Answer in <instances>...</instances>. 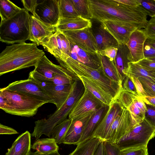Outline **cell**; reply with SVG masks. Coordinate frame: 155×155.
Masks as SVG:
<instances>
[{
  "mask_svg": "<svg viewBox=\"0 0 155 155\" xmlns=\"http://www.w3.org/2000/svg\"><path fill=\"white\" fill-rule=\"evenodd\" d=\"M91 19L103 22L106 21H123L138 29H144L149 13L141 5L127 6L116 0H88Z\"/></svg>",
  "mask_w": 155,
  "mask_h": 155,
  "instance_id": "6da1fadb",
  "label": "cell"
},
{
  "mask_svg": "<svg viewBox=\"0 0 155 155\" xmlns=\"http://www.w3.org/2000/svg\"><path fill=\"white\" fill-rule=\"evenodd\" d=\"M36 44L23 42L6 46L0 54V76L35 67L45 55Z\"/></svg>",
  "mask_w": 155,
  "mask_h": 155,
  "instance_id": "7a4b0ae2",
  "label": "cell"
},
{
  "mask_svg": "<svg viewBox=\"0 0 155 155\" xmlns=\"http://www.w3.org/2000/svg\"><path fill=\"white\" fill-rule=\"evenodd\" d=\"M60 65L74 78L84 77L98 84L115 99L123 89L122 86L109 78L101 67L96 69L87 66L70 57L64 61H58Z\"/></svg>",
  "mask_w": 155,
  "mask_h": 155,
  "instance_id": "3957f363",
  "label": "cell"
},
{
  "mask_svg": "<svg viewBox=\"0 0 155 155\" xmlns=\"http://www.w3.org/2000/svg\"><path fill=\"white\" fill-rule=\"evenodd\" d=\"M0 93L5 98L0 108L15 115L30 117L35 115L39 107L47 102L23 93L1 88Z\"/></svg>",
  "mask_w": 155,
  "mask_h": 155,
  "instance_id": "277c9868",
  "label": "cell"
},
{
  "mask_svg": "<svg viewBox=\"0 0 155 155\" xmlns=\"http://www.w3.org/2000/svg\"><path fill=\"white\" fill-rule=\"evenodd\" d=\"M30 17L28 12L22 8L12 17L1 22L0 41L13 44L29 40Z\"/></svg>",
  "mask_w": 155,
  "mask_h": 155,
  "instance_id": "5b68a950",
  "label": "cell"
},
{
  "mask_svg": "<svg viewBox=\"0 0 155 155\" xmlns=\"http://www.w3.org/2000/svg\"><path fill=\"white\" fill-rule=\"evenodd\" d=\"M155 137V129L144 119L116 144L120 149L147 147L149 141Z\"/></svg>",
  "mask_w": 155,
  "mask_h": 155,
  "instance_id": "8992f818",
  "label": "cell"
},
{
  "mask_svg": "<svg viewBox=\"0 0 155 155\" xmlns=\"http://www.w3.org/2000/svg\"><path fill=\"white\" fill-rule=\"evenodd\" d=\"M85 87L79 78L75 79L71 84L69 95L63 104L47 119L50 124L56 126L67 119L71 110L81 97L84 91Z\"/></svg>",
  "mask_w": 155,
  "mask_h": 155,
  "instance_id": "52a82bcc",
  "label": "cell"
},
{
  "mask_svg": "<svg viewBox=\"0 0 155 155\" xmlns=\"http://www.w3.org/2000/svg\"><path fill=\"white\" fill-rule=\"evenodd\" d=\"M28 78L38 84L52 98L57 109L63 104L69 95L72 84L59 85L51 84V81L34 70L30 72Z\"/></svg>",
  "mask_w": 155,
  "mask_h": 155,
  "instance_id": "ba28073f",
  "label": "cell"
},
{
  "mask_svg": "<svg viewBox=\"0 0 155 155\" xmlns=\"http://www.w3.org/2000/svg\"><path fill=\"white\" fill-rule=\"evenodd\" d=\"M138 124L130 111L124 107L113 122L105 141L116 144Z\"/></svg>",
  "mask_w": 155,
  "mask_h": 155,
  "instance_id": "9c48e42d",
  "label": "cell"
},
{
  "mask_svg": "<svg viewBox=\"0 0 155 155\" xmlns=\"http://www.w3.org/2000/svg\"><path fill=\"white\" fill-rule=\"evenodd\" d=\"M114 100L130 111L133 119L137 124L143 120L147 109L141 97L122 89Z\"/></svg>",
  "mask_w": 155,
  "mask_h": 155,
  "instance_id": "30bf717a",
  "label": "cell"
},
{
  "mask_svg": "<svg viewBox=\"0 0 155 155\" xmlns=\"http://www.w3.org/2000/svg\"><path fill=\"white\" fill-rule=\"evenodd\" d=\"M59 2V0H44L38 3L33 16L48 25L57 27L60 19Z\"/></svg>",
  "mask_w": 155,
  "mask_h": 155,
  "instance_id": "8fae6325",
  "label": "cell"
},
{
  "mask_svg": "<svg viewBox=\"0 0 155 155\" xmlns=\"http://www.w3.org/2000/svg\"><path fill=\"white\" fill-rule=\"evenodd\" d=\"M41 45L45 50L53 55L56 60H63L64 57L69 54L70 42L65 35L58 29Z\"/></svg>",
  "mask_w": 155,
  "mask_h": 155,
  "instance_id": "7c38bea8",
  "label": "cell"
},
{
  "mask_svg": "<svg viewBox=\"0 0 155 155\" xmlns=\"http://www.w3.org/2000/svg\"><path fill=\"white\" fill-rule=\"evenodd\" d=\"M7 90L18 91L30 95L47 103L54 104L50 97L38 84L31 79L21 80L13 82L5 87Z\"/></svg>",
  "mask_w": 155,
  "mask_h": 155,
  "instance_id": "4fadbf2b",
  "label": "cell"
},
{
  "mask_svg": "<svg viewBox=\"0 0 155 155\" xmlns=\"http://www.w3.org/2000/svg\"><path fill=\"white\" fill-rule=\"evenodd\" d=\"M61 32L69 41L83 49L91 52L99 53L91 28Z\"/></svg>",
  "mask_w": 155,
  "mask_h": 155,
  "instance_id": "5bb4252c",
  "label": "cell"
},
{
  "mask_svg": "<svg viewBox=\"0 0 155 155\" xmlns=\"http://www.w3.org/2000/svg\"><path fill=\"white\" fill-rule=\"evenodd\" d=\"M101 101L85 88L84 93L68 115L72 119L89 112H94L104 105Z\"/></svg>",
  "mask_w": 155,
  "mask_h": 155,
  "instance_id": "9a60e30c",
  "label": "cell"
},
{
  "mask_svg": "<svg viewBox=\"0 0 155 155\" xmlns=\"http://www.w3.org/2000/svg\"><path fill=\"white\" fill-rule=\"evenodd\" d=\"M94 112H89L72 118L63 143L77 145Z\"/></svg>",
  "mask_w": 155,
  "mask_h": 155,
  "instance_id": "2e32d148",
  "label": "cell"
},
{
  "mask_svg": "<svg viewBox=\"0 0 155 155\" xmlns=\"http://www.w3.org/2000/svg\"><path fill=\"white\" fill-rule=\"evenodd\" d=\"M124 108V107L118 102L114 100L110 105L108 111L95 129L91 137H98L103 141H105L113 122Z\"/></svg>",
  "mask_w": 155,
  "mask_h": 155,
  "instance_id": "e0dca14e",
  "label": "cell"
},
{
  "mask_svg": "<svg viewBox=\"0 0 155 155\" xmlns=\"http://www.w3.org/2000/svg\"><path fill=\"white\" fill-rule=\"evenodd\" d=\"M56 27L48 25L36 17L31 15L30 40L37 45H41L57 30Z\"/></svg>",
  "mask_w": 155,
  "mask_h": 155,
  "instance_id": "ac0fdd59",
  "label": "cell"
},
{
  "mask_svg": "<svg viewBox=\"0 0 155 155\" xmlns=\"http://www.w3.org/2000/svg\"><path fill=\"white\" fill-rule=\"evenodd\" d=\"M102 23L119 44L127 45L132 33L138 29L130 23L122 21H106Z\"/></svg>",
  "mask_w": 155,
  "mask_h": 155,
  "instance_id": "d6986e66",
  "label": "cell"
},
{
  "mask_svg": "<svg viewBox=\"0 0 155 155\" xmlns=\"http://www.w3.org/2000/svg\"><path fill=\"white\" fill-rule=\"evenodd\" d=\"M147 38L143 29H137L132 33L127 45L130 62L137 63L144 58L143 46Z\"/></svg>",
  "mask_w": 155,
  "mask_h": 155,
  "instance_id": "ffe728a7",
  "label": "cell"
},
{
  "mask_svg": "<svg viewBox=\"0 0 155 155\" xmlns=\"http://www.w3.org/2000/svg\"><path fill=\"white\" fill-rule=\"evenodd\" d=\"M69 41L70 50L69 57L93 68L98 69L101 67V55L99 53L87 51Z\"/></svg>",
  "mask_w": 155,
  "mask_h": 155,
  "instance_id": "44dd1931",
  "label": "cell"
},
{
  "mask_svg": "<svg viewBox=\"0 0 155 155\" xmlns=\"http://www.w3.org/2000/svg\"><path fill=\"white\" fill-rule=\"evenodd\" d=\"M91 29L99 52L107 48L118 47L119 44L107 29L102 22L96 26L92 25Z\"/></svg>",
  "mask_w": 155,
  "mask_h": 155,
  "instance_id": "7402d4cb",
  "label": "cell"
},
{
  "mask_svg": "<svg viewBox=\"0 0 155 155\" xmlns=\"http://www.w3.org/2000/svg\"><path fill=\"white\" fill-rule=\"evenodd\" d=\"M31 134L28 131L20 135L5 155H28L31 148Z\"/></svg>",
  "mask_w": 155,
  "mask_h": 155,
  "instance_id": "603a6c76",
  "label": "cell"
},
{
  "mask_svg": "<svg viewBox=\"0 0 155 155\" xmlns=\"http://www.w3.org/2000/svg\"><path fill=\"white\" fill-rule=\"evenodd\" d=\"M35 68L34 70L35 71L50 81L55 74L66 71L61 65L52 63L45 55L40 59Z\"/></svg>",
  "mask_w": 155,
  "mask_h": 155,
  "instance_id": "cb8c5ba5",
  "label": "cell"
},
{
  "mask_svg": "<svg viewBox=\"0 0 155 155\" xmlns=\"http://www.w3.org/2000/svg\"><path fill=\"white\" fill-rule=\"evenodd\" d=\"M92 25L91 20L78 16L72 18L60 19L57 28L58 30L62 31L91 28Z\"/></svg>",
  "mask_w": 155,
  "mask_h": 155,
  "instance_id": "d4e9b609",
  "label": "cell"
},
{
  "mask_svg": "<svg viewBox=\"0 0 155 155\" xmlns=\"http://www.w3.org/2000/svg\"><path fill=\"white\" fill-rule=\"evenodd\" d=\"M78 78L81 81L84 87L104 104L110 105L114 101L113 97L93 80L84 77Z\"/></svg>",
  "mask_w": 155,
  "mask_h": 155,
  "instance_id": "484cf974",
  "label": "cell"
},
{
  "mask_svg": "<svg viewBox=\"0 0 155 155\" xmlns=\"http://www.w3.org/2000/svg\"><path fill=\"white\" fill-rule=\"evenodd\" d=\"M109 106L110 105H104L94 112L86 126L78 144L91 137L95 129L107 113Z\"/></svg>",
  "mask_w": 155,
  "mask_h": 155,
  "instance_id": "4316f807",
  "label": "cell"
},
{
  "mask_svg": "<svg viewBox=\"0 0 155 155\" xmlns=\"http://www.w3.org/2000/svg\"><path fill=\"white\" fill-rule=\"evenodd\" d=\"M115 58L114 63L122 82L126 77L124 71L127 68L129 60L130 52L126 45L119 44Z\"/></svg>",
  "mask_w": 155,
  "mask_h": 155,
  "instance_id": "83f0119b",
  "label": "cell"
},
{
  "mask_svg": "<svg viewBox=\"0 0 155 155\" xmlns=\"http://www.w3.org/2000/svg\"><path fill=\"white\" fill-rule=\"evenodd\" d=\"M31 148L36 150V153L49 154L58 152L59 147L54 139L50 137L36 139Z\"/></svg>",
  "mask_w": 155,
  "mask_h": 155,
  "instance_id": "f1b7e54d",
  "label": "cell"
},
{
  "mask_svg": "<svg viewBox=\"0 0 155 155\" xmlns=\"http://www.w3.org/2000/svg\"><path fill=\"white\" fill-rule=\"evenodd\" d=\"M102 141L99 138L91 137L77 145L75 149L69 155H93Z\"/></svg>",
  "mask_w": 155,
  "mask_h": 155,
  "instance_id": "f546056e",
  "label": "cell"
},
{
  "mask_svg": "<svg viewBox=\"0 0 155 155\" xmlns=\"http://www.w3.org/2000/svg\"><path fill=\"white\" fill-rule=\"evenodd\" d=\"M102 67L106 76L111 80L122 86L123 82L115 64L114 62L108 57L101 55Z\"/></svg>",
  "mask_w": 155,
  "mask_h": 155,
  "instance_id": "4dcf8cb0",
  "label": "cell"
},
{
  "mask_svg": "<svg viewBox=\"0 0 155 155\" xmlns=\"http://www.w3.org/2000/svg\"><path fill=\"white\" fill-rule=\"evenodd\" d=\"M125 75H132L136 78H145L155 84V78L150 72L147 71L137 63L129 62L127 68L124 70Z\"/></svg>",
  "mask_w": 155,
  "mask_h": 155,
  "instance_id": "1f68e13d",
  "label": "cell"
},
{
  "mask_svg": "<svg viewBox=\"0 0 155 155\" xmlns=\"http://www.w3.org/2000/svg\"><path fill=\"white\" fill-rule=\"evenodd\" d=\"M21 9L10 0H0L1 22L12 17L20 11Z\"/></svg>",
  "mask_w": 155,
  "mask_h": 155,
  "instance_id": "d6a6232c",
  "label": "cell"
},
{
  "mask_svg": "<svg viewBox=\"0 0 155 155\" xmlns=\"http://www.w3.org/2000/svg\"><path fill=\"white\" fill-rule=\"evenodd\" d=\"M71 120V118H67L57 125L53 129L51 136L54 139L57 144L63 143Z\"/></svg>",
  "mask_w": 155,
  "mask_h": 155,
  "instance_id": "836d02e7",
  "label": "cell"
},
{
  "mask_svg": "<svg viewBox=\"0 0 155 155\" xmlns=\"http://www.w3.org/2000/svg\"><path fill=\"white\" fill-rule=\"evenodd\" d=\"M60 19L80 16L71 0H59Z\"/></svg>",
  "mask_w": 155,
  "mask_h": 155,
  "instance_id": "e575fe53",
  "label": "cell"
},
{
  "mask_svg": "<svg viewBox=\"0 0 155 155\" xmlns=\"http://www.w3.org/2000/svg\"><path fill=\"white\" fill-rule=\"evenodd\" d=\"M79 15L84 18L91 19L88 0H71Z\"/></svg>",
  "mask_w": 155,
  "mask_h": 155,
  "instance_id": "d590c367",
  "label": "cell"
},
{
  "mask_svg": "<svg viewBox=\"0 0 155 155\" xmlns=\"http://www.w3.org/2000/svg\"><path fill=\"white\" fill-rule=\"evenodd\" d=\"M77 78H73L66 70L63 72L54 75L51 81L52 84L57 85L71 84Z\"/></svg>",
  "mask_w": 155,
  "mask_h": 155,
  "instance_id": "8d00e7d4",
  "label": "cell"
},
{
  "mask_svg": "<svg viewBox=\"0 0 155 155\" xmlns=\"http://www.w3.org/2000/svg\"><path fill=\"white\" fill-rule=\"evenodd\" d=\"M138 78L142 85L146 96L155 97V84L143 77H140Z\"/></svg>",
  "mask_w": 155,
  "mask_h": 155,
  "instance_id": "74e56055",
  "label": "cell"
},
{
  "mask_svg": "<svg viewBox=\"0 0 155 155\" xmlns=\"http://www.w3.org/2000/svg\"><path fill=\"white\" fill-rule=\"evenodd\" d=\"M120 155H149L147 147L120 149Z\"/></svg>",
  "mask_w": 155,
  "mask_h": 155,
  "instance_id": "f35d334b",
  "label": "cell"
},
{
  "mask_svg": "<svg viewBox=\"0 0 155 155\" xmlns=\"http://www.w3.org/2000/svg\"><path fill=\"white\" fill-rule=\"evenodd\" d=\"M104 155H120V149L116 144L103 141Z\"/></svg>",
  "mask_w": 155,
  "mask_h": 155,
  "instance_id": "ab89813d",
  "label": "cell"
},
{
  "mask_svg": "<svg viewBox=\"0 0 155 155\" xmlns=\"http://www.w3.org/2000/svg\"><path fill=\"white\" fill-rule=\"evenodd\" d=\"M140 5L147 11L151 18H155V0H138Z\"/></svg>",
  "mask_w": 155,
  "mask_h": 155,
  "instance_id": "60d3db41",
  "label": "cell"
},
{
  "mask_svg": "<svg viewBox=\"0 0 155 155\" xmlns=\"http://www.w3.org/2000/svg\"><path fill=\"white\" fill-rule=\"evenodd\" d=\"M145 104L147 110L144 119L155 129V107Z\"/></svg>",
  "mask_w": 155,
  "mask_h": 155,
  "instance_id": "b9f144b4",
  "label": "cell"
},
{
  "mask_svg": "<svg viewBox=\"0 0 155 155\" xmlns=\"http://www.w3.org/2000/svg\"><path fill=\"white\" fill-rule=\"evenodd\" d=\"M122 88L124 90L130 92L135 95L139 96L133 82L130 77L127 76H126L123 81Z\"/></svg>",
  "mask_w": 155,
  "mask_h": 155,
  "instance_id": "7bdbcfd3",
  "label": "cell"
},
{
  "mask_svg": "<svg viewBox=\"0 0 155 155\" xmlns=\"http://www.w3.org/2000/svg\"><path fill=\"white\" fill-rule=\"evenodd\" d=\"M148 38H155V18L148 21L146 28L143 29Z\"/></svg>",
  "mask_w": 155,
  "mask_h": 155,
  "instance_id": "ee69618b",
  "label": "cell"
},
{
  "mask_svg": "<svg viewBox=\"0 0 155 155\" xmlns=\"http://www.w3.org/2000/svg\"><path fill=\"white\" fill-rule=\"evenodd\" d=\"M130 77L133 82L139 95L143 99L146 96V94L142 85L138 78H136L134 76L128 74L126 75Z\"/></svg>",
  "mask_w": 155,
  "mask_h": 155,
  "instance_id": "f6af8a7d",
  "label": "cell"
},
{
  "mask_svg": "<svg viewBox=\"0 0 155 155\" xmlns=\"http://www.w3.org/2000/svg\"><path fill=\"white\" fill-rule=\"evenodd\" d=\"M137 63L147 71H155V62L149 59L144 58Z\"/></svg>",
  "mask_w": 155,
  "mask_h": 155,
  "instance_id": "bcb514c9",
  "label": "cell"
},
{
  "mask_svg": "<svg viewBox=\"0 0 155 155\" xmlns=\"http://www.w3.org/2000/svg\"><path fill=\"white\" fill-rule=\"evenodd\" d=\"M117 50V47H112L101 51L99 53L100 55L108 57L114 62Z\"/></svg>",
  "mask_w": 155,
  "mask_h": 155,
  "instance_id": "7dc6e473",
  "label": "cell"
},
{
  "mask_svg": "<svg viewBox=\"0 0 155 155\" xmlns=\"http://www.w3.org/2000/svg\"><path fill=\"white\" fill-rule=\"evenodd\" d=\"M21 2L24 7V8L28 12L29 11L34 15L35 14V11L36 7L38 4L37 0H22Z\"/></svg>",
  "mask_w": 155,
  "mask_h": 155,
  "instance_id": "c3c4849f",
  "label": "cell"
},
{
  "mask_svg": "<svg viewBox=\"0 0 155 155\" xmlns=\"http://www.w3.org/2000/svg\"><path fill=\"white\" fill-rule=\"evenodd\" d=\"M144 58L150 59L155 57V49L145 41L143 46Z\"/></svg>",
  "mask_w": 155,
  "mask_h": 155,
  "instance_id": "681fc988",
  "label": "cell"
},
{
  "mask_svg": "<svg viewBox=\"0 0 155 155\" xmlns=\"http://www.w3.org/2000/svg\"><path fill=\"white\" fill-rule=\"evenodd\" d=\"M18 134L14 129L0 124V134Z\"/></svg>",
  "mask_w": 155,
  "mask_h": 155,
  "instance_id": "f907efd6",
  "label": "cell"
},
{
  "mask_svg": "<svg viewBox=\"0 0 155 155\" xmlns=\"http://www.w3.org/2000/svg\"><path fill=\"white\" fill-rule=\"evenodd\" d=\"M121 4L131 7H137L140 5L138 0H116Z\"/></svg>",
  "mask_w": 155,
  "mask_h": 155,
  "instance_id": "816d5d0a",
  "label": "cell"
},
{
  "mask_svg": "<svg viewBox=\"0 0 155 155\" xmlns=\"http://www.w3.org/2000/svg\"><path fill=\"white\" fill-rule=\"evenodd\" d=\"M143 99L145 104L155 107V97L145 96Z\"/></svg>",
  "mask_w": 155,
  "mask_h": 155,
  "instance_id": "f5cc1de1",
  "label": "cell"
},
{
  "mask_svg": "<svg viewBox=\"0 0 155 155\" xmlns=\"http://www.w3.org/2000/svg\"><path fill=\"white\" fill-rule=\"evenodd\" d=\"M93 155H104L103 141L100 144Z\"/></svg>",
  "mask_w": 155,
  "mask_h": 155,
  "instance_id": "db71d44e",
  "label": "cell"
},
{
  "mask_svg": "<svg viewBox=\"0 0 155 155\" xmlns=\"http://www.w3.org/2000/svg\"><path fill=\"white\" fill-rule=\"evenodd\" d=\"M145 42L155 49V38H147Z\"/></svg>",
  "mask_w": 155,
  "mask_h": 155,
  "instance_id": "11a10c76",
  "label": "cell"
},
{
  "mask_svg": "<svg viewBox=\"0 0 155 155\" xmlns=\"http://www.w3.org/2000/svg\"><path fill=\"white\" fill-rule=\"evenodd\" d=\"M28 155H61V154L59 153L58 152L56 153L49 154H41L36 153L35 152H33L31 150L30 151Z\"/></svg>",
  "mask_w": 155,
  "mask_h": 155,
  "instance_id": "9f6ffc18",
  "label": "cell"
},
{
  "mask_svg": "<svg viewBox=\"0 0 155 155\" xmlns=\"http://www.w3.org/2000/svg\"><path fill=\"white\" fill-rule=\"evenodd\" d=\"M153 77L155 78V71L150 72Z\"/></svg>",
  "mask_w": 155,
  "mask_h": 155,
  "instance_id": "6f0895ef",
  "label": "cell"
},
{
  "mask_svg": "<svg viewBox=\"0 0 155 155\" xmlns=\"http://www.w3.org/2000/svg\"><path fill=\"white\" fill-rule=\"evenodd\" d=\"M150 60H151L152 61H154L155 62V58H150V59H149Z\"/></svg>",
  "mask_w": 155,
  "mask_h": 155,
  "instance_id": "680465c9",
  "label": "cell"
}]
</instances>
